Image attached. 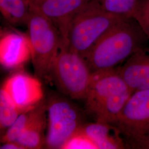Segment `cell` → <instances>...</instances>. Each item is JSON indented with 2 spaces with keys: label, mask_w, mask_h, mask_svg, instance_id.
Returning <instances> with one entry per match:
<instances>
[{
  "label": "cell",
  "mask_w": 149,
  "mask_h": 149,
  "mask_svg": "<svg viewBox=\"0 0 149 149\" xmlns=\"http://www.w3.org/2000/svg\"><path fill=\"white\" fill-rule=\"evenodd\" d=\"M45 103V100L43 99L34 108L22 113L14 123L1 136V143L16 141L29 124L37 116Z\"/></svg>",
  "instance_id": "15"
},
{
  "label": "cell",
  "mask_w": 149,
  "mask_h": 149,
  "mask_svg": "<svg viewBox=\"0 0 149 149\" xmlns=\"http://www.w3.org/2000/svg\"><path fill=\"white\" fill-rule=\"evenodd\" d=\"M128 148L149 149V133L129 143Z\"/></svg>",
  "instance_id": "20"
},
{
  "label": "cell",
  "mask_w": 149,
  "mask_h": 149,
  "mask_svg": "<svg viewBox=\"0 0 149 149\" xmlns=\"http://www.w3.org/2000/svg\"><path fill=\"white\" fill-rule=\"evenodd\" d=\"M46 112L45 101V103L37 116L16 141L24 149H39L45 147L46 136L44 133L47 125Z\"/></svg>",
  "instance_id": "13"
},
{
  "label": "cell",
  "mask_w": 149,
  "mask_h": 149,
  "mask_svg": "<svg viewBox=\"0 0 149 149\" xmlns=\"http://www.w3.org/2000/svg\"><path fill=\"white\" fill-rule=\"evenodd\" d=\"M80 130L95 143L98 149L128 148L120 131L114 124L98 121L86 123Z\"/></svg>",
  "instance_id": "12"
},
{
  "label": "cell",
  "mask_w": 149,
  "mask_h": 149,
  "mask_svg": "<svg viewBox=\"0 0 149 149\" xmlns=\"http://www.w3.org/2000/svg\"><path fill=\"white\" fill-rule=\"evenodd\" d=\"M91 0H28L31 10L42 14L58 28L64 42L74 17Z\"/></svg>",
  "instance_id": "8"
},
{
  "label": "cell",
  "mask_w": 149,
  "mask_h": 149,
  "mask_svg": "<svg viewBox=\"0 0 149 149\" xmlns=\"http://www.w3.org/2000/svg\"><path fill=\"white\" fill-rule=\"evenodd\" d=\"M125 18L104 10L100 0H91L72 22L67 45L84 58L105 33Z\"/></svg>",
  "instance_id": "3"
},
{
  "label": "cell",
  "mask_w": 149,
  "mask_h": 149,
  "mask_svg": "<svg viewBox=\"0 0 149 149\" xmlns=\"http://www.w3.org/2000/svg\"><path fill=\"white\" fill-rule=\"evenodd\" d=\"M0 10L9 23L21 25L27 24L31 7L28 0H0Z\"/></svg>",
  "instance_id": "14"
},
{
  "label": "cell",
  "mask_w": 149,
  "mask_h": 149,
  "mask_svg": "<svg viewBox=\"0 0 149 149\" xmlns=\"http://www.w3.org/2000/svg\"><path fill=\"white\" fill-rule=\"evenodd\" d=\"M1 149H24L21 145L16 141L7 142L2 143L0 146Z\"/></svg>",
  "instance_id": "21"
},
{
  "label": "cell",
  "mask_w": 149,
  "mask_h": 149,
  "mask_svg": "<svg viewBox=\"0 0 149 149\" xmlns=\"http://www.w3.org/2000/svg\"><path fill=\"white\" fill-rule=\"evenodd\" d=\"M132 93L117 68L93 72L85 99L86 111L95 121L113 124Z\"/></svg>",
  "instance_id": "2"
},
{
  "label": "cell",
  "mask_w": 149,
  "mask_h": 149,
  "mask_svg": "<svg viewBox=\"0 0 149 149\" xmlns=\"http://www.w3.org/2000/svg\"><path fill=\"white\" fill-rule=\"evenodd\" d=\"M92 73L85 59L63 40L50 72L58 90L72 99L85 100Z\"/></svg>",
  "instance_id": "5"
},
{
  "label": "cell",
  "mask_w": 149,
  "mask_h": 149,
  "mask_svg": "<svg viewBox=\"0 0 149 149\" xmlns=\"http://www.w3.org/2000/svg\"><path fill=\"white\" fill-rule=\"evenodd\" d=\"M148 40L134 19L125 18L105 33L84 59L92 72L116 68L146 47Z\"/></svg>",
  "instance_id": "1"
},
{
  "label": "cell",
  "mask_w": 149,
  "mask_h": 149,
  "mask_svg": "<svg viewBox=\"0 0 149 149\" xmlns=\"http://www.w3.org/2000/svg\"><path fill=\"white\" fill-rule=\"evenodd\" d=\"M21 113L2 88L0 91V127L2 135L14 123Z\"/></svg>",
  "instance_id": "16"
},
{
  "label": "cell",
  "mask_w": 149,
  "mask_h": 149,
  "mask_svg": "<svg viewBox=\"0 0 149 149\" xmlns=\"http://www.w3.org/2000/svg\"><path fill=\"white\" fill-rule=\"evenodd\" d=\"M63 149H98L95 143L80 130L65 143Z\"/></svg>",
  "instance_id": "18"
},
{
  "label": "cell",
  "mask_w": 149,
  "mask_h": 149,
  "mask_svg": "<svg viewBox=\"0 0 149 149\" xmlns=\"http://www.w3.org/2000/svg\"><path fill=\"white\" fill-rule=\"evenodd\" d=\"M31 49L27 36L10 32L3 35L0 42V61L6 69L20 67L31 59Z\"/></svg>",
  "instance_id": "11"
},
{
  "label": "cell",
  "mask_w": 149,
  "mask_h": 149,
  "mask_svg": "<svg viewBox=\"0 0 149 149\" xmlns=\"http://www.w3.org/2000/svg\"><path fill=\"white\" fill-rule=\"evenodd\" d=\"M2 88L21 113L34 108L43 100L40 80L23 72L12 74L6 80Z\"/></svg>",
  "instance_id": "9"
},
{
  "label": "cell",
  "mask_w": 149,
  "mask_h": 149,
  "mask_svg": "<svg viewBox=\"0 0 149 149\" xmlns=\"http://www.w3.org/2000/svg\"><path fill=\"white\" fill-rule=\"evenodd\" d=\"M117 69L133 93L149 89V48L140 49Z\"/></svg>",
  "instance_id": "10"
},
{
  "label": "cell",
  "mask_w": 149,
  "mask_h": 149,
  "mask_svg": "<svg viewBox=\"0 0 149 149\" xmlns=\"http://www.w3.org/2000/svg\"><path fill=\"white\" fill-rule=\"evenodd\" d=\"M128 145L149 133V89L133 92L113 124Z\"/></svg>",
  "instance_id": "7"
},
{
  "label": "cell",
  "mask_w": 149,
  "mask_h": 149,
  "mask_svg": "<svg viewBox=\"0 0 149 149\" xmlns=\"http://www.w3.org/2000/svg\"><path fill=\"white\" fill-rule=\"evenodd\" d=\"M140 0H100L104 10L124 18H132Z\"/></svg>",
  "instance_id": "17"
},
{
  "label": "cell",
  "mask_w": 149,
  "mask_h": 149,
  "mask_svg": "<svg viewBox=\"0 0 149 149\" xmlns=\"http://www.w3.org/2000/svg\"><path fill=\"white\" fill-rule=\"evenodd\" d=\"M26 25L35 77L42 80L50 74L63 39L53 23L36 11L31 10Z\"/></svg>",
  "instance_id": "4"
},
{
  "label": "cell",
  "mask_w": 149,
  "mask_h": 149,
  "mask_svg": "<svg viewBox=\"0 0 149 149\" xmlns=\"http://www.w3.org/2000/svg\"><path fill=\"white\" fill-rule=\"evenodd\" d=\"M46 106L48 131L45 147L62 149L65 143L86 123L84 114L74 103L58 95L49 96Z\"/></svg>",
  "instance_id": "6"
},
{
  "label": "cell",
  "mask_w": 149,
  "mask_h": 149,
  "mask_svg": "<svg viewBox=\"0 0 149 149\" xmlns=\"http://www.w3.org/2000/svg\"><path fill=\"white\" fill-rule=\"evenodd\" d=\"M149 39V0H140L132 17Z\"/></svg>",
  "instance_id": "19"
}]
</instances>
